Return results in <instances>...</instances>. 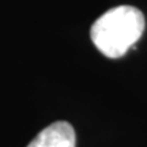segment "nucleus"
<instances>
[{
    "label": "nucleus",
    "mask_w": 147,
    "mask_h": 147,
    "mask_svg": "<svg viewBox=\"0 0 147 147\" xmlns=\"http://www.w3.org/2000/svg\"><path fill=\"white\" fill-rule=\"evenodd\" d=\"M144 26L142 11L132 5H119L106 11L93 23L90 37L104 56L119 59L140 40Z\"/></svg>",
    "instance_id": "f257e3e1"
},
{
    "label": "nucleus",
    "mask_w": 147,
    "mask_h": 147,
    "mask_svg": "<svg viewBox=\"0 0 147 147\" xmlns=\"http://www.w3.org/2000/svg\"><path fill=\"white\" fill-rule=\"evenodd\" d=\"M76 135L67 121H56L44 128L27 147H75Z\"/></svg>",
    "instance_id": "f03ea898"
}]
</instances>
